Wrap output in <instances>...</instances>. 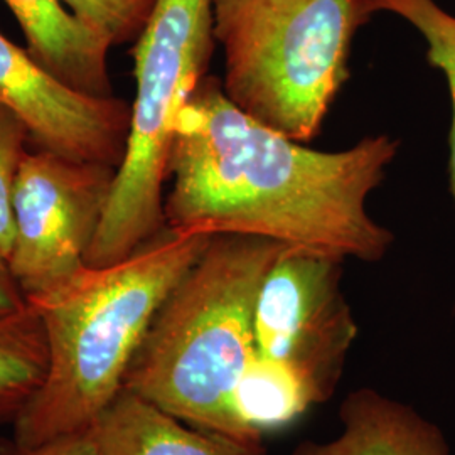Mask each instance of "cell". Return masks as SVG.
I'll return each instance as SVG.
<instances>
[{"label": "cell", "instance_id": "obj_16", "mask_svg": "<svg viewBox=\"0 0 455 455\" xmlns=\"http://www.w3.org/2000/svg\"><path fill=\"white\" fill-rule=\"evenodd\" d=\"M28 140L33 139L26 124L0 105V260L5 263L14 240V195Z\"/></svg>", "mask_w": 455, "mask_h": 455}, {"label": "cell", "instance_id": "obj_5", "mask_svg": "<svg viewBox=\"0 0 455 455\" xmlns=\"http://www.w3.org/2000/svg\"><path fill=\"white\" fill-rule=\"evenodd\" d=\"M212 0H156L135 46V98L124 161L84 263L125 260L163 231L164 184L176 124L206 76L214 49Z\"/></svg>", "mask_w": 455, "mask_h": 455}, {"label": "cell", "instance_id": "obj_1", "mask_svg": "<svg viewBox=\"0 0 455 455\" xmlns=\"http://www.w3.org/2000/svg\"><path fill=\"white\" fill-rule=\"evenodd\" d=\"M398 147L376 135L338 152L310 148L238 110L206 75L176 124L165 225L379 261L395 236L366 203Z\"/></svg>", "mask_w": 455, "mask_h": 455}, {"label": "cell", "instance_id": "obj_12", "mask_svg": "<svg viewBox=\"0 0 455 455\" xmlns=\"http://www.w3.org/2000/svg\"><path fill=\"white\" fill-rule=\"evenodd\" d=\"M314 403H317L314 393L299 374L257 353L244 366L231 395L233 415L253 439L292 422Z\"/></svg>", "mask_w": 455, "mask_h": 455}, {"label": "cell", "instance_id": "obj_4", "mask_svg": "<svg viewBox=\"0 0 455 455\" xmlns=\"http://www.w3.org/2000/svg\"><path fill=\"white\" fill-rule=\"evenodd\" d=\"M376 12V0H212L225 95L261 125L307 144L349 78L356 34Z\"/></svg>", "mask_w": 455, "mask_h": 455}, {"label": "cell", "instance_id": "obj_13", "mask_svg": "<svg viewBox=\"0 0 455 455\" xmlns=\"http://www.w3.org/2000/svg\"><path fill=\"white\" fill-rule=\"evenodd\" d=\"M48 374V342L39 312L29 302L0 317V423H16Z\"/></svg>", "mask_w": 455, "mask_h": 455}, {"label": "cell", "instance_id": "obj_9", "mask_svg": "<svg viewBox=\"0 0 455 455\" xmlns=\"http://www.w3.org/2000/svg\"><path fill=\"white\" fill-rule=\"evenodd\" d=\"M92 428L98 455H267L261 439L199 428L125 388Z\"/></svg>", "mask_w": 455, "mask_h": 455}, {"label": "cell", "instance_id": "obj_14", "mask_svg": "<svg viewBox=\"0 0 455 455\" xmlns=\"http://www.w3.org/2000/svg\"><path fill=\"white\" fill-rule=\"evenodd\" d=\"M378 12H391L405 19L427 43L428 63L440 69L452 100V129L449 135L451 189L455 199V16L435 0H376Z\"/></svg>", "mask_w": 455, "mask_h": 455}, {"label": "cell", "instance_id": "obj_11", "mask_svg": "<svg viewBox=\"0 0 455 455\" xmlns=\"http://www.w3.org/2000/svg\"><path fill=\"white\" fill-rule=\"evenodd\" d=\"M341 422L336 439L306 442L293 455H451L434 423L378 391L351 393L342 403Z\"/></svg>", "mask_w": 455, "mask_h": 455}, {"label": "cell", "instance_id": "obj_10", "mask_svg": "<svg viewBox=\"0 0 455 455\" xmlns=\"http://www.w3.org/2000/svg\"><path fill=\"white\" fill-rule=\"evenodd\" d=\"M22 29L28 51L52 76L93 97H114L112 46L73 16L61 0H4Z\"/></svg>", "mask_w": 455, "mask_h": 455}, {"label": "cell", "instance_id": "obj_15", "mask_svg": "<svg viewBox=\"0 0 455 455\" xmlns=\"http://www.w3.org/2000/svg\"><path fill=\"white\" fill-rule=\"evenodd\" d=\"M84 26L112 48L135 43L144 31L156 0H61Z\"/></svg>", "mask_w": 455, "mask_h": 455}, {"label": "cell", "instance_id": "obj_3", "mask_svg": "<svg viewBox=\"0 0 455 455\" xmlns=\"http://www.w3.org/2000/svg\"><path fill=\"white\" fill-rule=\"evenodd\" d=\"M283 246L212 235L157 310L124 388L199 428L253 439L236 422L231 395L255 355L259 287Z\"/></svg>", "mask_w": 455, "mask_h": 455}, {"label": "cell", "instance_id": "obj_8", "mask_svg": "<svg viewBox=\"0 0 455 455\" xmlns=\"http://www.w3.org/2000/svg\"><path fill=\"white\" fill-rule=\"evenodd\" d=\"M0 105L26 124L41 148L116 169L124 161L131 105L69 88L2 33Z\"/></svg>", "mask_w": 455, "mask_h": 455}, {"label": "cell", "instance_id": "obj_17", "mask_svg": "<svg viewBox=\"0 0 455 455\" xmlns=\"http://www.w3.org/2000/svg\"><path fill=\"white\" fill-rule=\"evenodd\" d=\"M0 455H98V447L90 427L36 445H24L16 439H0Z\"/></svg>", "mask_w": 455, "mask_h": 455}, {"label": "cell", "instance_id": "obj_7", "mask_svg": "<svg viewBox=\"0 0 455 455\" xmlns=\"http://www.w3.org/2000/svg\"><path fill=\"white\" fill-rule=\"evenodd\" d=\"M116 171L41 147L26 154L17 176L7 267L28 300L52 292L86 265Z\"/></svg>", "mask_w": 455, "mask_h": 455}, {"label": "cell", "instance_id": "obj_6", "mask_svg": "<svg viewBox=\"0 0 455 455\" xmlns=\"http://www.w3.org/2000/svg\"><path fill=\"white\" fill-rule=\"evenodd\" d=\"M344 261L332 253L283 246L261 280L253 307L255 353L289 366L317 403L332 395L358 338L342 292Z\"/></svg>", "mask_w": 455, "mask_h": 455}, {"label": "cell", "instance_id": "obj_18", "mask_svg": "<svg viewBox=\"0 0 455 455\" xmlns=\"http://www.w3.org/2000/svg\"><path fill=\"white\" fill-rule=\"evenodd\" d=\"M28 304L29 302L17 285L16 278L11 274L7 263L0 260V317L19 312Z\"/></svg>", "mask_w": 455, "mask_h": 455}, {"label": "cell", "instance_id": "obj_2", "mask_svg": "<svg viewBox=\"0 0 455 455\" xmlns=\"http://www.w3.org/2000/svg\"><path fill=\"white\" fill-rule=\"evenodd\" d=\"M212 235L165 227L131 257L84 265L31 302L48 342V374L14 423V439L36 445L90 428L115 396L150 323Z\"/></svg>", "mask_w": 455, "mask_h": 455}]
</instances>
